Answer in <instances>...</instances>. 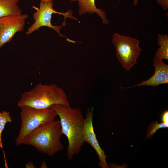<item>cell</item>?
Here are the masks:
<instances>
[{
	"mask_svg": "<svg viewBox=\"0 0 168 168\" xmlns=\"http://www.w3.org/2000/svg\"><path fill=\"white\" fill-rule=\"evenodd\" d=\"M50 107L59 117L62 134L66 136L68 142L66 155L71 160L80 153L85 142L82 136L85 117L79 108L61 104L54 105Z\"/></svg>",
	"mask_w": 168,
	"mask_h": 168,
	"instance_id": "cell-1",
	"label": "cell"
},
{
	"mask_svg": "<svg viewBox=\"0 0 168 168\" xmlns=\"http://www.w3.org/2000/svg\"><path fill=\"white\" fill-rule=\"evenodd\" d=\"M55 104L70 105L65 92L56 84L40 83L22 93L17 105L20 108L28 106L44 109Z\"/></svg>",
	"mask_w": 168,
	"mask_h": 168,
	"instance_id": "cell-2",
	"label": "cell"
},
{
	"mask_svg": "<svg viewBox=\"0 0 168 168\" xmlns=\"http://www.w3.org/2000/svg\"><path fill=\"white\" fill-rule=\"evenodd\" d=\"M63 134L59 119L41 125L27 135L22 144L30 145L40 152L52 156L63 149Z\"/></svg>",
	"mask_w": 168,
	"mask_h": 168,
	"instance_id": "cell-3",
	"label": "cell"
},
{
	"mask_svg": "<svg viewBox=\"0 0 168 168\" xmlns=\"http://www.w3.org/2000/svg\"><path fill=\"white\" fill-rule=\"evenodd\" d=\"M53 6V1L48 3L40 1L39 8H35L36 11L33 14L35 21L28 29L26 34L30 35L41 27L46 26L55 30L60 37H65L67 41L74 43L76 41L63 35L60 30L62 26L66 25V18H69L77 21V18L72 15L71 10L65 13L59 12L54 9Z\"/></svg>",
	"mask_w": 168,
	"mask_h": 168,
	"instance_id": "cell-4",
	"label": "cell"
},
{
	"mask_svg": "<svg viewBox=\"0 0 168 168\" xmlns=\"http://www.w3.org/2000/svg\"><path fill=\"white\" fill-rule=\"evenodd\" d=\"M21 108V126L19 133L15 140L16 144H22L25 137L39 126L54 120L58 115L56 111L50 107L37 109L28 106Z\"/></svg>",
	"mask_w": 168,
	"mask_h": 168,
	"instance_id": "cell-5",
	"label": "cell"
},
{
	"mask_svg": "<svg viewBox=\"0 0 168 168\" xmlns=\"http://www.w3.org/2000/svg\"><path fill=\"white\" fill-rule=\"evenodd\" d=\"M112 42L115 49L116 58L122 67L126 71H130L137 63L142 50L139 46L140 40L115 32L112 36Z\"/></svg>",
	"mask_w": 168,
	"mask_h": 168,
	"instance_id": "cell-6",
	"label": "cell"
},
{
	"mask_svg": "<svg viewBox=\"0 0 168 168\" xmlns=\"http://www.w3.org/2000/svg\"><path fill=\"white\" fill-rule=\"evenodd\" d=\"M27 14L9 15L0 18V49L9 42L17 32L24 29Z\"/></svg>",
	"mask_w": 168,
	"mask_h": 168,
	"instance_id": "cell-7",
	"label": "cell"
},
{
	"mask_svg": "<svg viewBox=\"0 0 168 168\" xmlns=\"http://www.w3.org/2000/svg\"><path fill=\"white\" fill-rule=\"evenodd\" d=\"M94 107L91 106L87 109L85 117L82 130V136L85 142L89 144L95 150L98 156V166L102 168H109L106 161L107 156L101 148L94 132L93 124Z\"/></svg>",
	"mask_w": 168,
	"mask_h": 168,
	"instance_id": "cell-8",
	"label": "cell"
},
{
	"mask_svg": "<svg viewBox=\"0 0 168 168\" xmlns=\"http://www.w3.org/2000/svg\"><path fill=\"white\" fill-rule=\"evenodd\" d=\"M153 65L155 70L154 74L149 79L132 87L143 86L156 87L159 85L168 83V65L162 60L155 57Z\"/></svg>",
	"mask_w": 168,
	"mask_h": 168,
	"instance_id": "cell-9",
	"label": "cell"
},
{
	"mask_svg": "<svg viewBox=\"0 0 168 168\" xmlns=\"http://www.w3.org/2000/svg\"><path fill=\"white\" fill-rule=\"evenodd\" d=\"M71 2L77 1L78 5V13L80 15L86 13L91 14L96 13L101 18L105 25H108L109 21L107 19V14L101 8H97L95 5V0H70Z\"/></svg>",
	"mask_w": 168,
	"mask_h": 168,
	"instance_id": "cell-10",
	"label": "cell"
},
{
	"mask_svg": "<svg viewBox=\"0 0 168 168\" xmlns=\"http://www.w3.org/2000/svg\"><path fill=\"white\" fill-rule=\"evenodd\" d=\"M20 0H0V18L22 14V11L17 4Z\"/></svg>",
	"mask_w": 168,
	"mask_h": 168,
	"instance_id": "cell-11",
	"label": "cell"
},
{
	"mask_svg": "<svg viewBox=\"0 0 168 168\" xmlns=\"http://www.w3.org/2000/svg\"><path fill=\"white\" fill-rule=\"evenodd\" d=\"M157 44L160 47L155 53V57L159 59L168 60V35L167 34L157 35Z\"/></svg>",
	"mask_w": 168,
	"mask_h": 168,
	"instance_id": "cell-12",
	"label": "cell"
},
{
	"mask_svg": "<svg viewBox=\"0 0 168 168\" xmlns=\"http://www.w3.org/2000/svg\"><path fill=\"white\" fill-rule=\"evenodd\" d=\"M12 119L9 112L0 111V147L3 149L2 141V134L5 126L7 123L12 122Z\"/></svg>",
	"mask_w": 168,
	"mask_h": 168,
	"instance_id": "cell-13",
	"label": "cell"
},
{
	"mask_svg": "<svg viewBox=\"0 0 168 168\" xmlns=\"http://www.w3.org/2000/svg\"><path fill=\"white\" fill-rule=\"evenodd\" d=\"M168 127V122L158 123L157 121L151 123L148 127L146 138H151L160 128Z\"/></svg>",
	"mask_w": 168,
	"mask_h": 168,
	"instance_id": "cell-14",
	"label": "cell"
},
{
	"mask_svg": "<svg viewBox=\"0 0 168 168\" xmlns=\"http://www.w3.org/2000/svg\"><path fill=\"white\" fill-rule=\"evenodd\" d=\"M156 2L163 10H165L168 9V0H156Z\"/></svg>",
	"mask_w": 168,
	"mask_h": 168,
	"instance_id": "cell-15",
	"label": "cell"
},
{
	"mask_svg": "<svg viewBox=\"0 0 168 168\" xmlns=\"http://www.w3.org/2000/svg\"><path fill=\"white\" fill-rule=\"evenodd\" d=\"M161 119L162 123L168 122V110H166L162 113L161 116Z\"/></svg>",
	"mask_w": 168,
	"mask_h": 168,
	"instance_id": "cell-16",
	"label": "cell"
},
{
	"mask_svg": "<svg viewBox=\"0 0 168 168\" xmlns=\"http://www.w3.org/2000/svg\"><path fill=\"white\" fill-rule=\"evenodd\" d=\"M25 167L26 168H34L33 164L31 162H28L27 164H26Z\"/></svg>",
	"mask_w": 168,
	"mask_h": 168,
	"instance_id": "cell-17",
	"label": "cell"
},
{
	"mask_svg": "<svg viewBox=\"0 0 168 168\" xmlns=\"http://www.w3.org/2000/svg\"><path fill=\"white\" fill-rule=\"evenodd\" d=\"M41 168H47V166L46 163L45 162H43L41 164L40 166Z\"/></svg>",
	"mask_w": 168,
	"mask_h": 168,
	"instance_id": "cell-18",
	"label": "cell"
},
{
	"mask_svg": "<svg viewBox=\"0 0 168 168\" xmlns=\"http://www.w3.org/2000/svg\"><path fill=\"white\" fill-rule=\"evenodd\" d=\"M40 1L46 3H48L52 1H53V0H40Z\"/></svg>",
	"mask_w": 168,
	"mask_h": 168,
	"instance_id": "cell-19",
	"label": "cell"
},
{
	"mask_svg": "<svg viewBox=\"0 0 168 168\" xmlns=\"http://www.w3.org/2000/svg\"><path fill=\"white\" fill-rule=\"evenodd\" d=\"M138 0H133V4L135 5H136L138 3Z\"/></svg>",
	"mask_w": 168,
	"mask_h": 168,
	"instance_id": "cell-20",
	"label": "cell"
}]
</instances>
